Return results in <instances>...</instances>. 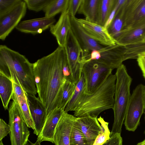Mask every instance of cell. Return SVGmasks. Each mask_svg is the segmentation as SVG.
<instances>
[{"label": "cell", "instance_id": "obj_1", "mask_svg": "<svg viewBox=\"0 0 145 145\" xmlns=\"http://www.w3.org/2000/svg\"><path fill=\"white\" fill-rule=\"evenodd\" d=\"M65 51L64 48L59 46L52 52L33 63L37 92L48 115L54 109L59 108L66 80L63 71Z\"/></svg>", "mask_w": 145, "mask_h": 145}, {"label": "cell", "instance_id": "obj_2", "mask_svg": "<svg viewBox=\"0 0 145 145\" xmlns=\"http://www.w3.org/2000/svg\"><path fill=\"white\" fill-rule=\"evenodd\" d=\"M0 74L20 85L27 93L37 94L33 63L5 45L0 46Z\"/></svg>", "mask_w": 145, "mask_h": 145}, {"label": "cell", "instance_id": "obj_3", "mask_svg": "<svg viewBox=\"0 0 145 145\" xmlns=\"http://www.w3.org/2000/svg\"><path fill=\"white\" fill-rule=\"evenodd\" d=\"M116 80L115 74L112 73L94 93L88 95L84 92L74 111V116L97 118L102 112L109 109H113Z\"/></svg>", "mask_w": 145, "mask_h": 145}, {"label": "cell", "instance_id": "obj_4", "mask_svg": "<svg viewBox=\"0 0 145 145\" xmlns=\"http://www.w3.org/2000/svg\"><path fill=\"white\" fill-rule=\"evenodd\" d=\"M114 94V104L113 109L114 121L110 137L120 134L130 99V87L132 79L123 64L117 69Z\"/></svg>", "mask_w": 145, "mask_h": 145}, {"label": "cell", "instance_id": "obj_5", "mask_svg": "<svg viewBox=\"0 0 145 145\" xmlns=\"http://www.w3.org/2000/svg\"><path fill=\"white\" fill-rule=\"evenodd\" d=\"M125 51L124 46L116 44L105 46L99 50H94L83 55L81 58L80 63L83 66L85 63L92 61L113 69H117L125 61Z\"/></svg>", "mask_w": 145, "mask_h": 145}, {"label": "cell", "instance_id": "obj_6", "mask_svg": "<svg viewBox=\"0 0 145 145\" xmlns=\"http://www.w3.org/2000/svg\"><path fill=\"white\" fill-rule=\"evenodd\" d=\"M113 70L95 62L84 64L82 70L85 82L84 93L88 95L94 93L112 74Z\"/></svg>", "mask_w": 145, "mask_h": 145}, {"label": "cell", "instance_id": "obj_7", "mask_svg": "<svg viewBox=\"0 0 145 145\" xmlns=\"http://www.w3.org/2000/svg\"><path fill=\"white\" fill-rule=\"evenodd\" d=\"M8 111L11 145H26L30 135L29 127L13 101L10 104Z\"/></svg>", "mask_w": 145, "mask_h": 145}, {"label": "cell", "instance_id": "obj_8", "mask_svg": "<svg viewBox=\"0 0 145 145\" xmlns=\"http://www.w3.org/2000/svg\"><path fill=\"white\" fill-rule=\"evenodd\" d=\"M145 86L138 85L131 95L125 119L126 129L134 131L140 122L144 110V94Z\"/></svg>", "mask_w": 145, "mask_h": 145}, {"label": "cell", "instance_id": "obj_9", "mask_svg": "<svg viewBox=\"0 0 145 145\" xmlns=\"http://www.w3.org/2000/svg\"><path fill=\"white\" fill-rule=\"evenodd\" d=\"M64 48L72 81L76 84L80 79L82 74L83 66L80 63V60L83 51L71 29L68 34Z\"/></svg>", "mask_w": 145, "mask_h": 145}, {"label": "cell", "instance_id": "obj_10", "mask_svg": "<svg viewBox=\"0 0 145 145\" xmlns=\"http://www.w3.org/2000/svg\"><path fill=\"white\" fill-rule=\"evenodd\" d=\"M123 8L124 21L122 31L145 24V0H127Z\"/></svg>", "mask_w": 145, "mask_h": 145}, {"label": "cell", "instance_id": "obj_11", "mask_svg": "<svg viewBox=\"0 0 145 145\" xmlns=\"http://www.w3.org/2000/svg\"><path fill=\"white\" fill-rule=\"evenodd\" d=\"M27 6L22 0L11 10L0 16V39L4 40L25 16Z\"/></svg>", "mask_w": 145, "mask_h": 145}, {"label": "cell", "instance_id": "obj_12", "mask_svg": "<svg viewBox=\"0 0 145 145\" xmlns=\"http://www.w3.org/2000/svg\"><path fill=\"white\" fill-rule=\"evenodd\" d=\"M71 30L83 51V54L94 50H99L103 46L93 39L86 32L75 17H71Z\"/></svg>", "mask_w": 145, "mask_h": 145}, {"label": "cell", "instance_id": "obj_13", "mask_svg": "<svg viewBox=\"0 0 145 145\" xmlns=\"http://www.w3.org/2000/svg\"><path fill=\"white\" fill-rule=\"evenodd\" d=\"M77 20L89 35L101 44L107 46L116 44L114 39L109 34L107 29L104 26L89 21L85 19L77 18Z\"/></svg>", "mask_w": 145, "mask_h": 145}, {"label": "cell", "instance_id": "obj_14", "mask_svg": "<svg viewBox=\"0 0 145 145\" xmlns=\"http://www.w3.org/2000/svg\"><path fill=\"white\" fill-rule=\"evenodd\" d=\"M27 97L35 127L33 133L38 136L41 132L47 117L46 109L39 97L27 93Z\"/></svg>", "mask_w": 145, "mask_h": 145}, {"label": "cell", "instance_id": "obj_15", "mask_svg": "<svg viewBox=\"0 0 145 145\" xmlns=\"http://www.w3.org/2000/svg\"><path fill=\"white\" fill-rule=\"evenodd\" d=\"M64 111L60 108L54 109L47 115L44 126L38 136L36 142L44 141L54 143V137L57 126Z\"/></svg>", "mask_w": 145, "mask_h": 145}, {"label": "cell", "instance_id": "obj_16", "mask_svg": "<svg viewBox=\"0 0 145 145\" xmlns=\"http://www.w3.org/2000/svg\"><path fill=\"white\" fill-rule=\"evenodd\" d=\"M12 82L14 91L11 99L15 102L29 127L34 130L35 127L30 112L27 93L20 85Z\"/></svg>", "mask_w": 145, "mask_h": 145}, {"label": "cell", "instance_id": "obj_17", "mask_svg": "<svg viewBox=\"0 0 145 145\" xmlns=\"http://www.w3.org/2000/svg\"><path fill=\"white\" fill-rule=\"evenodd\" d=\"M75 118L64 112L56 128L54 137L55 145H70L71 133Z\"/></svg>", "mask_w": 145, "mask_h": 145}, {"label": "cell", "instance_id": "obj_18", "mask_svg": "<svg viewBox=\"0 0 145 145\" xmlns=\"http://www.w3.org/2000/svg\"><path fill=\"white\" fill-rule=\"evenodd\" d=\"M56 21L54 18L44 17L21 21L16 28L18 31L25 33L33 35L40 34L50 28Z\"/></svg>", "mask_w": 145, "mask_h": 145}, {"label": "cell", "instance_id": "obj_19", "mask_svg": "<svg viewBox=\"0 0 145 145\" xmlns=\"http://www.w3.org/2000/svg\"><path fill=\"white\" fill-rule=\"evenodd\" d=\"M71 28V16L67 9L61 13L57 22L50 27V31L55 37L59 46L65 47Z\"/></svg>", "mask_w": 145, "mask_h": 145}, {"label": "cell", "instance_id": "obj_20", "mask_svg": "<svg viewBox=\"0 0 145 145\" xmlns=\"http://www.w3.org/2000/svg\"><path fill=\"white\" fill-rule=\"evenodd\" d=\"M75 120L84 135L88 145H92L101 129V125L97 118L85 116L76 117Z\"/></svg>", "mask_w": 145, "mask_h": 145}, {"label": "cell", "instance_id": "obj_21", "mask_svg": "<svg viewBox=\"0 0 145 145\" xmlns=\"http://www.w3.org/2000/svg\"><path fill=\"white\" fill-rule=\"evenodd\" d=\"M115 40L116 44L124 46L145 41V24L122 30Z\"/></svg>", "mask_w": 145, "mask_h": 145}, {"label": "cell", "instance_id": "obj_22", "mask_svg": "<svg viewBox=\"0 0 145 145\" xmlns=\"http://www.w3.org/2000/svg\"><path fill=\"white\" fill-rule=\"evenodd\" d=\"M100 0H82L77 13L83 14L85 19L96 23Z\"/></svg>", "mask_w": 145, "mask_h": 145}, {"label": "cell", "instance_id": "obj_23", "mask_svg": "<svg viewBox=\"0 0 145 145\" xmlns=\"http://www.w3.org/2000/svg\"><path fill=\"white\" fill-rule=\"evenodd\" d=\"M13 91L12 81L5 76L0 74V96L3 106L5 110L8 108Z\"/></svg>", "mask_w": 145, "mask_h": 145}, {"label": "cell", "instance_id": "obj_24", "mask_svg": "<svg viewBox=\"0 0 145 145\" xmlns=\"http://www.w3.org/2000/svg\"><path fill=\"white\" fill-rule=\"evenodd\" d=\"M116 0H100L96 23L104 26L116 3Z\"/></svg>", "mask_w": 145, "mask_h": 145}, {"label": "cell", "instance_id": "obj_25", "mask_svg": "<svg viewBox=\"0 0 145 145\" xmlns=\"http://www.w3.org/2000/svg\"><path fill=\"white\" fill-rule=\"evenodd\" d=\"M85 82L82 73L79 81L76 84L73 94L70 101L66 106L64 111L66 112L74 111L78 105L80 99L84 91Z\"/></svg>", "mask_w": 145, "mask_h": 145}, {"label": "cell", "instance_id": "obj_26", "mask_svg": "<svg viewBox=\"0 0 145 145\" xmlns=\"http://www.w3.org/2000/svg\"><path fill=\"white\" fill-rule=\"evenodd\" d=\"M69 0H51L44 8L45 17L53 18L56 14L63 12L68 8Z\"/></svg>", "mask_w": 145, "mask_h": 145}, {"label": "cell", "instance_id": "obj_27", "mask_svg": "<svg viewBox=\"0 0 145 145\" xmlns=\"http://www.w3.org/2000/svg\"><path fill=\"white\" fill-rule=\"evenodd\" d=\"M123 5L119 8L113 20L107 28L109 34L114 40L120 34L123 25Z\"/></svg>", "mask_w": 145, "mask_h": 145}, {"label": "cell", "instance_id": "obj_28", "mask_svg": "<svg viewBox=\"0 0 145 145\" xmlns=\"http://www.w3.org/2000/svg\"><path fill=\"white\" fill-rule=\"evenodd\" d=\"M125 49V61L130 59H137L141 54L145 52V41L127 45Z\"/></svg>", "mask_w": 145, "mask_h": 145}, {"label": "cell", "instance_id": "obj_29", "mask_svg": "<svg viewBox=\"0 0 145 145\" xmlns=\"http://www.w3.org/2000/svg\"><path fill=\"white\" fill-rule=\"evenodd\" d=\"M76 85L72 82L66 80L63 84L59 108L63 110L71 99Z\"/></svg>", "mask_w": 145, "mask_h": 145}, {"label": "cell", "instance_id": "obj_30", "mask_svg": "<svg viewBox=\"0 0 145 145\" xmlns=\"http://www.w3.org/2000/svg\"><path fill=\"white\" fill-rule=\"evenodd\" d=\"M75 119L71 133L70 145H88L86 139L79 125L76 122Z\"/></svg>", "mask_w": 145, "mask_h": 145}, {"label": "cell", "instance_id": "obj_31", "mask_svg": "<svg viewBox=\"0 0 145 145\" xmlns=\"http://www.w3.org/2000/svg\"><path fill=\"white\" fill-rule=\"evenodd\" d=\"M97 120L101 123V129L92 145H102L110 137L111 132L108 127L109 123L105 121L101 116L97 118Z\"/></svg>", "mask_w": 145, "mask_h": 145}, {"label": "cell", "instance_id": "obj_32", "mask_svg": "<svg viewBox=\"0 0 145 145\" xmlns=\"http://www.w3.org/2000/svg\"><path fill=\"white\" fill-rule=\"evenodd\" d=\"M28 8L30 10L39 12L43 10L51 0H24Z\"/></svg>", "mask_w": 145, "mask_h": 145}, {"label": "cell", "instance_id": "obj_33", "mask_svg": "<svg viewBox=\"0 0 145 145\" xmlns=\"http://www.w3.org/2000/svg\"><path fill=\"white\" fill-rule=\"evenodd\" d=\"M22 1L0 0V16L11 10Z\"/></svg>", "mask_w": 145, "mask_h": 145}, {"label": "cell", "instance_id": "obj_34", "mask_svg": "<svg viewBox=\"0 0 145 145\" xmlns=\"http://www.w3.org/2000/svg\"><path fill=\"white\" fill-rule=\"evenodd\" d=\"M82 0H69L67 10L71 17H75Z\"/></svg>", "mask_w": 145, "mask_h": 145}, {"label": "cell", "instance_id": "obj_35", "mask_svg": "<svg viewBox=\"0 0 145 145\" xmlns=\"http://www.w3.org/2000/svg\"><path fill=\"white\" fill-rule=\"evenodd\" d=\"M63 71L65 79L73 82L65 50L63 57Z\"/></svg>", "mask_w": 145, "mask_h": 145}, {"label": "cell", "instance_id": "obj_36", "mask_svg": "<svg viewBox=\"0 0 145 145\" xmlns=\"http://www.w3.org/2000/svg\"><path fill=\"white\" fill-rule=\"evenodd\" d=\"M122 139L120 134H116L110 137V138L102 145H122Z\"/></svg>", "mask_w": 145, "mask_h": 145}, {"label": "cell", "instance_id": "obj_37", "mask_svg": "<svg viewBox=\"0 0 145 145\" xmlns=\"http://www.w3.org/2000/svg\"><path fill=\"white\" fill-rule=\"evenodd\" d=\"M10 131V127L2 119L0 120V141L2 140L5 137L9 134Z\"/></svg>", "mask_w": 145, "mask_h": 145}, {"label": "cell", "instance_id": "obj_38", "mask_svg": "<svg viewBox=\"0 0 145 145\" xmlns=\"http://www.w3.org/2000/svg\"><path fill=\"white\" fill-rule=\"evenodd\" d=\"M137 60L138 64L145 79V56L140 55L138 56Z\"/></svg>", "mask_w": 145, "mask_h": 145}, {"label": "cell", "instance_id": "obj_39", "mask_svg": "<svg viewBox=\"0 0 145 145\" xmlns=\"http://www.w3.org/2000/svg\"><path fill=\"white\" fill-rule=\"evenodd\" d=\"M137 145H145V139L142 142L138 143Z\"/></svg>", "mask_w": 145, "mask_h": 145}, {"label": "cell", "instance_id": "obj_40", "mask_svg": "<svg viewBox=\"0 0 145 145\" xmlns=\"http://www.w3.org/2000/svg\"><path fill=\"white\" fill-rule=\"evenodd\" d=\"M26 145H41L40 143H39L36 142L34 143H31L30 144H26Z\"/></svg>", "mask_w": 145, "mask_h": 145}, {"label": "cell", "instance_id": "obj_41", "mask_svg": "<svg viewBox=\"0 0 145 145\" xmlns=\"http://www.w3.org/2000/svg\"><path fill=\"white\" fill-rule=\"evenodd\" d=\"M144 110L145 111V89L144 94Z\"/></svg>", "mask_w": 145, "mask_h": 145}, {"label": "cell", "instance_id": "obj_42", "mask_svg": "<svg viewBox=\"0 0 145 145\" xmlns=\"http://www.w3.org/2000/svg\"><path fill=\"white\" fill-rule=\"evenodd\" d=\"M0 145H4L3 143L2 140L0 141Z\"/></svg>", "mask_w": 145, "mask_h": 145}, {"label": "cell", "instance_id": "obj_43", "mask_svg": "<svg viewBox=\"0 0 145 145\" xmlns=\"http://www.w3.org/2000/svg\"><path fill=\"white\" fill-rule=\"evenodd\" d=\"M140 55H142L145 56V52L141 54Z\"/></svg>", "mask_w": 145, "mask_h": 145}, {"label": "cell", "instance_id": "obj_44", "mask_svg": "<svg viewBox=\"0 0 145 145\" xmlns=\"http://www.w3.org/2000/svg\"><path fill=\"white\" fill-rule=\"evenodd\" d=\"M144 133H145V131H144Z\"/></svg>", "mask_w": 145, "mask_h": 145}]
</instances>
